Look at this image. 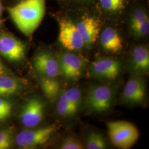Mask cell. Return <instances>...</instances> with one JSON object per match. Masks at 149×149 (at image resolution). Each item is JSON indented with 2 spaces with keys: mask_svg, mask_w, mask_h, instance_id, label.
<instances>
[{
  "mask_svg": "<svg viewBox=\"0 0 149 149\" xmlns=\"http://www.w3.org/2000/svg\"><path fill=\"white\" fill-rule=\"evenodd\" d=\"M46 0H23L8 9L14 23L21 32L30 36L40 25L45 12Z\"/></svg>",
  "mask_w": 149,
  "mask_h": 149,
  "instance_id": "6da1fadb",
  "label": "cell"
},
{
  "mask_svg": "<svg viewBox=\"0 0 149 149\" xmlns=\"http://www.w3.org/2000/svg\"><path fill=\"white\" fill-rule=\"evenodd\" d=\"M107 129L112 144L120 149L130 148L136 143L140 136L138 128L127 121L109 122Z\"/></svg>",
  "mask_w": 149,
  "mask_h": 149,
  "instance_id": "7a4b0ae2",
  "label": "cell"
},
{
  "mask_svg": "<svg viewBox=\"0 0 149 149\" xmlns=\"http://www.w3.org/2000/svg\"><path fill=\"white\" fill-rule=\"evenodd\" d=\"M114 92L112 88L106 85L92 86L87 91L85 105L88 111L103 113L108 111L112 105Z\"/></svg>",
  "mask_w": 149,
  "mask_h": 149,
  "instance_id": "3957f363",
  "label": "cell"
},
{
  "mask_svg": "<svg viewBox=\"0 0 149 149\" xmlns=\"http://www.w3.org/2000/svg\"><path fill=\"white\" fill-rule=\"evenodd\" d=\"M56 130L55 125L25 130L16 135L15 141L22 149H32L46 143Z\"/></svg>",
  "mask_w": 149,
  "mask_h": 149,
  "instance_id": "277c9868",
  "label": "cell"
},
{
  "mask_svg": "<svg viewBox=\"0 0 149 149\" xmlns=\"http://www.w3.org/2000/svg\"><path fill=\"white\" fill-rule=\"evenodd\" d=\"M45 110L44 103L37 97H32L23 106L19 114L22 124L26 128L38 126L43 119Z\"/></svg>",
  "mask_w": 149,
  "mask_h": 149,
  "instance_id": "5b68a950",
  "label": "cell"
},
{
  "mask_svg": "<svg viewBox=\"0 0 149 149\" xmlns=\"http://www.w3.org/2000/svg\"><path fill=\"white\" fill-rule=\"evenodd\" d=\"M26 46L17 38L8 33H0V55L12 62L24 59Z\"/></svg>",
  "mask_w": 149,
  "mask_h": 149,
  "instance_id": "8992f818",
  "label": "cell"
},
{
  "mask_svg": "<svg viewBox=\"0 0 149 149\" xmlns=\"http://www.w3.org/2000/svg\"><path fill=\"white\" fill-rule=\"evenodd\" d=\"M58 39L62 46L69 51L79 50L85 45L76 25L69 19L60 22Z\"/></svg>",
  "mask_w": 149,
  "mask_h": 149,
  "instance_id": "52a82bcc",
  "label": "cell"
},
{
  "mask_svg": "<svg viewBox=\"0 0 149 149\" xmlns=\"http://www.w3.org/2000/svg\"><path fill=\"white\" fill-rule=\"evenodd\" d=\"M60 73L67 80L76 81L82 74L85 62L83 59L74 54L62 53L58 57Z\"/></svg>",
  "mask_w": 149,
  "mask_h": 149,
  "instance_id": "ba28073f",
  "label": "cell"
},
{
  "mask_svg": "<svg viewBox=\"0 0 149 149\" xmlns=\"http://www.w3.org/2000/svg\"><path fill=\"white\" fill-rule=\"evenodd\" d=\"M146 95L145 80L139 75H134L127 81L123 92V98L129 104H138L144 101Z\"/></svg>",
  "mask_w": 149,
  "mask_h": 149,
  "instance_id": "9c48e42d",
  "label": "cell"
},
{
  "mask_svg": "<svg viewBox=\"0 0 149 149\" xmlns=\"http://www.w3.org/2000/svg\"><path fill=\"white\" fill-rule=\"evenodd\" d=\"M34 68L38 74L43 77H56L60 74L58 59L47 52H40L33 59Z\"/></svg>",
  "mask_w": 149,
  "mask_h": 149,
  "instance_id": "30bf717a",
  "label": "cell"
},
{
  "mask_svg": "<svg viewBox=\"0 0 149 149\" xmlns=\"http://www.w3.org/2000/svg\"><path fill=\"white\" fill-rule=\"evenodd\" d=\"M120 68V63L119 61L109 58L97 59L92 63L91 66V72L94 76L109 80L117 77Z\"/></svg>",
  "mask_w": 149,
  "mask_h": 149,
  "instance_id": "8fae6325",
  "label": "cell"
},
{
  "mask_svg": "<svg viewBox=\"0 0 149 149\" xmlns=\"http://www.w3.org/2000/svg\"><path fill=\"white\" fill-rule=\"evenodd\" d=\"M76 25L84 44L90 45L95 43L100 32L98 22L92 17H85Z\"/></svg>",
  "mask_w": 149,
  "mask_h": 149,
  "instance_id": "7c38bea8",
  "label": "cell"
},
{
  "mask_svg": "<svg viewBox=\"0 0 149 149\" xmlns=\"http://www.w3.org/2000/svg\"><path fill=\"white\" fill-rule=\"evenodd\" d=\"M100 42L102 48L111 53H117L123 48L121 38L116 30L111 27H107L102 32Z\"/></svg>",
  "mask_w": 149,
  "mask_h": 149,
  "instance_id": "4fadbf2b",
  "label": "cell"
},
{
  "mask_svg": "<svg viewBox=\"0 0 149 149\" xmlns=\"http://www.w3.org/2000/svg\"><path fill=\"white\" fill-rule=\"evenodd\" d=\"M132 68L135 72L143 73L149 69V50L146 46L134 48L132 53Z\"/></svg>",
  "mask_w": 149,
  "mask_h": 149,
  "instance_id": "5bb4252c",
  "label": "cell"
},
{
  "mask_svg": "<svg viewBox=\"0 0 149 149\" xmlns=\"http://www.w3.org/2000/svg\"><path fill=\"white\" fill-rule=\"evenodd\" d=\"M40 87L45 96L50 101H55L61 93V85L56 77H43Z\"/></svg>",
  "mask_w": 149,
  "mask_h": 149,
  "instance_id": "9a60e30c",
  "label": "cell"
},
{
  "mask_svg": "<svg viewBox=\"0 0 149 149\" xmlns=\"http://www.w3.org/2000/svg\"><path fill=\"white\" fill-rule=\"evenodd\" d=\"M21 89V84L17 80L6 74L0 75V97L15 95Z\"/></svg>",
  "mask_w": 149,
  "mask_h": 149,
  "instance_id": "2e32d148",
  "label": "cell"
},
{
  "mask_svg": "<svg viewBox=\"0 0 149 149\" xmlns=\"http://www.w3.org/2000/svg\"><path fill=\"white\" fill-rule=\"evenodd\" d=\"M56 110L59 115L63 117H72L76 114L73 108L70 104L64 92H61L59 95Z\"/></svg>",
  "mask_w": 149,
  "mask_h": 149,
  "instance_id": "e0dca14e",
  "label": "cell"
},
{
  "mask_svg": "<svg viewBox=\"0 0 149 149\" xmlns=\"http://www.w3.org/2000/svg\"><path fill=\"white\" fill-rule=\"evenodd\" d=\"M86 147L88 149H106V142L101 134L93 132L87 138Z\"/></svg>",
  "mask_w": 149,
  "mask_h": 149,
  "instance_id": "ac0fdd59",
  "label": "cell"
},
{
  "mask_svg": "<svg viewBox=\"0 0 149 149\" xmlns=\"http://www.w3.org/2000/svg\"><path fill=\"white\" fill-rule=\"evenodd\" d=\"M64 93L70 104L77 113L80 108L82 98L80 89L77 87H72L64 91Z\"/></svg>",
  "mask_w": 149,
  "mask_h": 149,
  "instance_id": "d6986e66",
  "label": "cell"
},
{
  "mask_svg": "<svg viewBox=\"0 0 149 149\" xmlns=\"http://www.w3.org/2000/svg\"><path fill=\"white\" fill-rule=\"evenodd\" d=\"M14 130L11 128L0 130V149H10L15 141Z\"/></svg>",
  "mask_w": 149,
  "mask_h": 149,
  "instance_id": "ffe728a7",
  "label": "cell"
},
{
  "mask_svg": "<svg viewBox=\"0 0 149 149\" xmlns=\"http://www.w3.org/2000/svg\"><path fill=\"white\" fill-rule=\"evenodd\" d=\"M125 0H100L103 9L108 12L120 11L124 8Z\"/></svg>",
  "mask_w": 149,
  "mask_h": 149,
  "instance_id": "44dd1931",
  "label": "cell"
},
{
  "mask_svg": "<svg viewBox=\"0 0 149 149\" xmlns=\"http://www.w3.org/2000/svg\"><path fill=\"white\" fill-rule=\"evenodd\" d=\"M12 111L11 102L0 97V122H4L10 117Z\"/></svg>",
  "mask_w": 149,
  "mask_h": 149,
  "instance_id": "7402d4cb",
  "label": "cell"
},
{
  "mask_svg": "<svg viewBox=\"0 0 149 149\" xmlns=\"http://www.w3.org/2000/svg\"><path fill=\"white\" fill-rule=\"evenodd\" d=\"M61 149H82L84 145L79 139L74 136H68L64 139L60 146Z\"/></svg>",
  "mask_w": 149,
  "mask_h": 149,
  "instance_id": "603a6c76",
  "label": "cell"
},
{
  "mask_svg": "<svg viewBox=\"0 0 149 149\" xmlns=\"http://www.w3.org/2000/svg\"><path fill=\"white\" fill-rule=\"evenodd\" d=\"M148 19H149V16L145 11L143 10H136L131 16L130 21V27L139 24Z\"/></svg>",
  "mask_w": 149,
  "mask_h": 149,
  "instance_id": "cb8c5ba5",
  "label": "cell"
},
{
  "mask_svg": "<svg viewBox=\"0 0 149 149\" xmlns=\"http://www.w3.org/2000/svg\"><path fill=\"white\" fill-rule=\"evenodd\" d=\"M134 34L138 37L146 36L149 33V19L131 27Z\"/></svg>",
  "mask_w": 149,
  "mask_h": 149,
  "instance_id": "d4e9b609",
  "label": "cell"
},
{
  "mask_svg": "<svg viewBox=\"0 0 149 149\" xmlns=\"http://www.w3.org/2000/svg\"><path fill=\"white\" fill-rule=\"evenodd\" d=\"M6 74L7 73H6L5 67L0 59V75Z\"/></svg>",
  "mask_w": 149,
  "mask_h": 149,
  "instance_id": "484cf974",
  "label": "cell"
},
{
  "mask_svg": "<svg viewBox=\"0 0 149 149\" xmlns=\"http://www.w3.org/2000/svg\"><path fill=\"white\" fill-rule=\"evenodd\" d=\"M2 10H3V8H2V6L1 3L0 2V18L1 17V16H2Z\"/></svg>",
  "mask_w": 149,
  "mask_h": 149,
  "instance_id": "4316f807",
  "label": "cell"
},
{
  "mask_svg": "<svg viewBox=\"0 0 149 149\" xmlns=\"http://www.w3.org/2000/svg\"><path fill=\"white\" fill-rule=\"evenodd\" d=\"M84 1H86V0H84Z\"/></svg>",
  "mask_w": 149,
  "mask_h": 149,
  "instance_id": "83f0119b",
  "label": "cell"
}]
</instances>
